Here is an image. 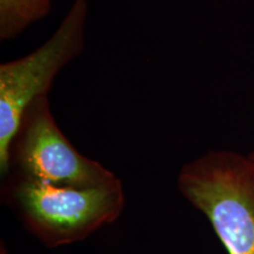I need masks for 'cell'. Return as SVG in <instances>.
<instances>
[{
	"mask_svg": "<svg viewBox=\"0 0 254 254\" xmlns=\"http://www.w3.org/2000/svg\"><path fill=\"white\" fill-rule=\"evenodd\" d=\"M6 199L26 230L47 247L86 239L120 217L125 193L119 178L104 185H57L14 174Z\"/></svg>",
	"mask_w": 254,
	"mask_h": 254,
	"instance_id": "6da1fadb",
	"label": "cell"
},
{
	"mask_svg": "<svg viewBox=\"0 0 254 254\" xmlns=\"http://www.w3.org/2000/svg\"><path fill=\"white\" fill-rule=\"evenodd\" d=\"M178 189L207 218L228 254H254V161L231 150L185 164Z\"/></svg>",
	"mask_w": 254,
	"mask_h": 254,
	"instance_id": "7a4b0ae2",
	"label": "cell"
},
{
	"mask_svg": "<svg viewBox=\"0 0 254 254\" xmlns=\"http://www.w3.org/2000/svg\"><path fill=\"white\" fill-rule=\"evenodd\" d=\"M90 0H73L53 34L20 58L0 64V172L7 174L8 150L27 107L49 95L57 77L86 45Z\"/></svg>",
	"mask_w": 254,
	"mask_h": 254,
	"instance_id": "3957f363",
	"label": "cell"
},
{
	"mask_svg": "<svg viewBox=\"0 0 254 254\" xmlns=\"http://www.w3.org/2000/svg\"><path fill=\"white\" fill-rule=\"evenodd\" d=\"M57 185L93 187L117 179L99 161L85 157L56 122L49 95L38 98L19 124L8 150V171Z\"/></svg>",
	"mask_w": 254,
	"mask_h": 254,
	"instance_id": "277c9868",
	"label": "cell"
},
{
	"mask_svg": "<svg viewBox=\"0 0 254 254\" xmlns=\"http://www.w3.org/2000/svg\"><path fill=\"white\" fill-rule=\"evenodd\" d=\"M55 0H0V40L17 39L49 17Z\"/></svg>",
	"mask_w": 254,
	"mask_h": 254,
	"instance_id": "5b68a950",
	"label": "cell"
},
{
	"mask_svg": "<svg viewBox=\"0 0 254 254\" xmlns=\"http://www.w3.org/2000/svg\"><path fill=\"white\" fill-rule=\"evenodd\" d=\"M250 157H251V159H252V160L254 161V152H252V153L250 154Z\"/></svg>",
	"mask_w": 254,
	"mask_h": 254,
	"instance_id": "8992f818",
	"label": "cell"
},
{
	"mask_svg": "<svg viewBox=\"0 0 254 254\" xmlns=\"http://www.w3.org/2000/svg\"><path fill=\"white\" fill-rule=\"evenodd\" d=\"M1 254H4V253H1Z\"/></svg>",
	"mask_w": 254,
	"mask_h": 254,
	"instance_id": "52a82bcc",
	"label": "cell"
}]
</instances>
